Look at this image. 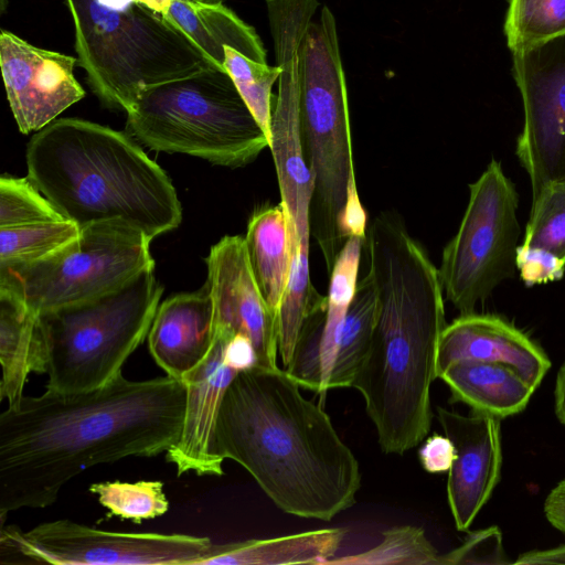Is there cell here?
Wrapping results in <instances>:
<instances>
[{"label": "cell", "mask_w": 565, "mask_h": 565, "mask_svg": "<svg viewBox=\"0 0 565 565\" xmlns=\"http://www.w3.org/2000/svg\"><path fill=\"white\" fill-rule=\"evenodd\" d=\"M126 114L127 134L154 151L239 168L269 147L233 79L216 65L146 88Z\"/></svg>", "instance_id": "8992f818"}, {"label": "cell", "mask_w": 565, "mask_h": 565, "mask_svg": "<svg viewBox=\"0 0 565 565\" xmlns=\"http://www.w3.org/2000/svg\"><path fill=\"white\" fill-rule=\"evenodd\" d=\"M166 14L222 68L225 46L250 53H266L254 28L222 2L173 0Z\"/></svg>", "instance_id": "d4e9b609"}, {"label": "cell", "mask_w": 565, "mask_h": 565, "mask_svg": "<svg viewBox=\"0 0 565 565\" xmlns=\"http://www.w3.org/2000/svg\"><path fill=\"white\" fill-rule=\"evenodd\" d=\"M512 56L524 107L516 156L534 196L545 184L565 179V35Z\"/></svg>", "instance_id": "4fadbf2b"}, {"label": "cell", "mask_w": 565, "mask_h": 565, "mask_svg": "<svg viewBox=\"0 0 565 565\" xmlns=\"http://www.w3.org/2000/svg\"><path fill=\"white\" fill-rule=\"evenodd\" d=\"M469 190L459 228L445 246L438 269L446 299L461 315L475 312L513 276L520 236L518 192L497 160Z\"/></svg>", "instance_id": "30bf717a"}, {"label": "cell", "mask_w": 565, "mask_h": 565, "mask_svg": "<svg viewBox=\"0 0 565 565\" xmlns=\"http://www.w3.org/2000/svg\"><path fill=\"white\" fill-rule=\"evenodd\" d=\"M460 360L501 363L535 390L551 369L544 350L505 319L476 312L460 315L440 335L437 375Z\"/></svg>", "instance_id": "d6986e66"}, {"label": "cell", "mask_w": 565, "mask_h": 565, "mask_svg": "<svg viewBox=\"0 0 565 565\" xmlns=\"http://www.w3.org/2000/svg\"><path fill=\"white\" fill-rule=\"evenodd\" d=\"M224 359L237 373L258 366L257 353L252 341L239 333L227 338Z\"/></svg>", "instance_id": "8d00e7d4"}, {"label": "cell", "mask_w": 565, "mask_h": 565, "mask_svg": "<svg viewBox=\"0 0 565 565\" xmlns=\"http://www.w3.org/2000/svg\"><path fill=\"white\" fill-rule=\"evenodd\" d=\"M89 491L110 515L135 523L161 516L169 510L161 481L97 482L90 484Z\"/></svg>", "instance_id": "f546056e"}, {"label": "cell", "mask_w": 565, "mask_h": 565, "mask_svg": "<svg viewBox=\"0 0 565 565\" xmlns=\"http://www.w3.org/2000/svg\"><path fill=\"white\" fill-rule=\"evenodd\" d=\"M364 238L350 236L331 267L329 291L307 315L290 363L284 369L300 387L323 394L337 359L345 316L353 299Z\"/></svg>", "instance_id": "2e32d148"}, {"label": "cell", "mask_w": 565, "mask_h": 565, "mask_svg": "<svg viewBox=\"0 0 565 565\" xmlns=\"http://www.w3.org/2000/svg\"><path fill=\"white\" fill-rule=\"evenodd\" d=\"M206 268L214 329L247 337L256 350L258 366L278 369V319L257 285L245 238L234 235L220 239L211 247Z\"/></svg>", "instance_id": "9a60e30c"}, {"label": "cell", "mask_w": 565, "mask_h": 565, "mask_svg": "<svg viewBox=\"0 0 565 565\" xmlns=\"http://www.w3.org/2000/svg\"><path fill=\"white\" fill-rule=\"evenodd\" d=\"M379 316L369 354L352 387L363 396L385 454L403 455L430 429V386L445 329L438 269L393 212L366 231Z\"/></svg>", "instance_id": "7a4b0ae2"}, {"label": "cell", "mask_w": 565, "mask_h": 565, "mask_svg": "<svg viewBox=\"0 0 565 565\" xmlns=\"http://www.w3.org/2000/svg\"><path fill=\"white\" fill-rule=\"evenodd\" d=\"M6 9V0H1V11Z\"/></svg>", "instance_id": "7bdbcfd3"}, {"label": "cell", "mask_w": 565, "mask_h": 565, "mask_svg": "<svg viewBox=\"0 0 565 565\" xmlns=\"http://www.w3.org/2000/svg\"><path fill=\"white\" fill-rule=\"evenodd\" d=\"M163 288L149 268L99 297L40 313L46 388L83 392L108 384L148 337Z\"/></svg>", "instance_id": "52a82bcc"}, {"label": "cell", "mask_w": 565, "mask_h": 565, "mask_svg": "<svg viewBox=\"0 0 565 565\" xmlns=\"http://www.w3.org/2000/svg\"><path fill=\"white\" fill-rule=\"evenodd\" d=\"M79 233L81 227L66 218L0 228V268L42 260L74 242Z\"/></svg>", "instance_id": "4316f807"}, {"label": "cell", "mask_w": 565, "mask_h": 565, "mask_svg": "<svg viewBox=\"0 0 565 565\" xmlns=\"http://www.w3.org/2000/svg\"><path fill=\"white\" fill-rule=\"evenodd\" d=\"M444 434L454 443L447 499L458 531H467L488 502L501 476V419L475 413L462 415L437 407Z\"/></svg>", "instance_id": "e0dca14e"}, {"label": "cell", "mask_w": 565, "mask_h": 565, "mask_svg": "<svg viewBox=\"0 0 565 565\" xmlns=\"http://www.w3.org/2000/svg\"><path fill=\"white\" fill-rule=\"evenodd\" d=\"M455 458V445L445 434L429 436L418 450L419 462L429 473L449 471Z\"/></svg>", "instance_id": "e575fe53"}, {"label": "cell", "mask_w": 565, "mask_h": 565, "mask_svg": "<svg viewBox=\"0 0 565 565\" xmlns=\"http://www.w3.org/2000/svg\"><path fill=\"white\" fill-rule=\"evenodd\" d=\"M77 58L0 33V66L7 98L22 134L39 131L85 92L74 76Z\"/></svg>", "instance_id": "5bb4252c"}, {"label": "cell", "mask_w": 565, "mask_h": 565, "mask_svg": "<svg viewBox=\"0 0 565 565\" xmlns=\"http://www.w3.org/2000/svg\"><path fill=\"white\" fill-rule=\"evenodd\" d=\"M214 342L206 358L182 382L186 401L179 439L166 451L168 462L174 465L178 476L195 472L198 476H223L224 458L216 445V424L225 392L238 374L224 359L230 335L214 329Z\"/></svg>", "instance_id": "ac0fdd59"}, {"label": "cell", "mask_w": 565, "mask_h": 565, "mask_svg": "<svg viewBox=\"0 0 565 565\" xmlns=\"http://www.w3.org/2000/svg\"><path fill=\"white\" fill-rule=\"evenodd\" d=\"M516 269L526 286L559 280L565 273V263L553 253L525 245L516 248Z\"/></svg>", "instance_id": "836d02e7"}, {"label": "cell", "mask_w": 565, "mask_h": 565, "mask_svg": "<svg viewBox=\"0 0 565 565\" xmlns=\"http://www.w3.org/2000/svg\"><path fill=\"white\" fill-rule=\"evenodd\" d=\"M62 220L65 217L28 178H0V228Z\"/></svg>", "instance_id": "1f68e13d"}, {"label": "cell", "mask_w": 565, "mask_h": 565, "mask_svg": "<svg viewBox=\"0 0 565 565\" xmlns=\"http://www.w3.org/2000/svg\"><path fill=\"white\" fill-rule=\"evenodd\" d=\"M544 514L552 526L565 533V479L548 492Z\"/></svg>", "instance_id": "74e56055"}, {"label": "cell", "mask_w": 565, "mask_h": 565, "mask_svg": "<svg viewBox=\"0 0 565 565\" xmlns=\"http://www.w3.org/2000/svg\"><path fill=\"white\" fill-rule=\"evenodd\" d=\"M345 534L343 529L331 527L213 544L199 565H322L335 556Z\"/></svg>", "instance_id": "603a6c76"}, {"label": "cell", "mask_w": 565, "mask_h": 565, "mask_svg": "<svg viewBox=\"0 0 565 565\" xmlns=\"http://www.w3.org/2000/svg\"><path fill=\"white\" fill-rule=\"evenodd\" d=\"M216 445L285 513L330 521L355 503V456L285 370L256 366L234 377L221 404Z\"/></svg>", "instance_id": "3957f363"}, {"label": "cell", "mask_w": 565, "mask_h": 565, "mask_svg": "<svg viewBox=\"0 0 565 565\" xmlns=\"http://www.w3.org/2000/svg\"><path fill=\"white\" fill-rule=\"evenodd\" d=\"M522 244L546 249L565 263V179L545 184L532 196Z\"/></svg>", "instance_id": "4dcf8cb0"}, {"label": "cell", "mask_w": 565, "mask_h": 565, "mask_svg": "<svg viewBox=\"0 0 565 565\" xmlns=\"http://www.w3.org/2000/svg\"><path fill=\"white\" fill-rule=\"evenodd\" d=\"M278 94L274 97L269 149L274 158L291 245L288 289L278 317L279 341L294 345L301 326L318 298L310 282V211L315 180L307 162L299 124V70L280 65Z\"/></svg>", "instance_id": "7c38bea8"}, {"label": "cell", "mask_w": 565, "mask_h": 565, "mask_svg": "<svg viewBox=\"0 0 565 565\" xmlns=\"http://www.w3.org/2000/svg\"><path fill=\"white\" fill-rule=\"evenodd\" d=\"M382 541L372 548L344 556H334L324 565H439V554L422 527L402 525L382 533Z\"/></svg>", "instance_id": "83f0119b"}, {"label": "cell", "mask_w": 565, "mask_h": 565, "mask_svg": "<svg viewBox=\"0 0 565 565\" xmlns=\"http://www.w3.org/2000/svg\"><path fill=\"white\" fill-rule=\"evenodd\" d=\"M196 1L207 2V3H218V2H222L223 0H196Z\"/></svg>", "instance_id": "b9f144b4"}, {"label": "cell", "mask_w": 565, "mask_h": 565, "mask_svg": "<svg viewBox=\"0 0 565 565\" xmlns=\"http://www.w3.org/2000/svg\"><path fill=\"white\" fill-rule=\"evenodd\" d=\"M138 1L158 12L166 14L173 0H138Z\"/></svg>", "instance_id": "60d3db41"}, {"label": "cell", "mask_w": 565, "mask_h": 565, "mask_svg": "<svg viewBox=\"0 0 565 565\" xmlns=\"http://www.w3.org/2000/svg\"><path fill=\"white\" fill-rule=\"evenodd\" d=\"M515 564H565V544L547 550H536L518 556Z\"/></svg>", "instance_id": "f35d334b"}, {"label": "cell", "mask_w": 565, "mask_h": 565, "mask_svg": "<svg viewBox=\"0 0 565 565\" xmlns=\"http://www.w3.org/2000/svg\"><path fill=\"white\" fill-rule=\"evenodd\" d=\"M0 398L23 397L30 373H46L47 349L40 316L12 289L0 285Z\"/></svg>", "instance_id": "44dd1931"}, {"label": "cell", "mask_w": 565, "mask_h": 565, "mask_svg": "<svg viewBox=\"0 0 565 565\" xmlns=\"http://www.w3.org/2000/svg\"><path fill=\"white\" fill-rule=\"evenodd\" d=\"M438 377L449 387L451 402L499 419L521 413L535 391L510 366L480 360L457 361Z\"/></svg>", "instance_id": "7402d4cb"}, {"label": "cell", "mask_w": 565, "mask_h": 565, "mask_svg": "<svg viewBox=\"0 0 565 565\" xmlns=\"http://www.w3.org/2000/svg\"><path fill=\"white\" fill-rule=\"evenodd\" d=\"M504 31L512 52L565 35V0H509Z\"/></svg>", "instance_id": "f1b7e54d"}, {"label": "cell", "mask_w": 565, "mask_h": 565, "mask_svg": "<svg viewBox=\"0 0 565 565\" xmlns=\"http://www.w3.org/2000/svg\"><path fill=\"white\" fill-rule=\"evenodd\" d=\"M505 563L502 535L497 526L470 533L459 547L439 556V565Z\"/></svg>", "instance_id": "d6a6232c"}, {"label": "cell", "mask_w": 565, "mask_h": 565, "mask_svg": "<svg viewBox=\"0 0 565 565\" xmlns=\"http://www.w3.org/2000/svg\"><path fill=\"white\" fill-rule=\"evenodd\" d=\"M130 137L79 118L55 119L26 145V178L79 227L121 218L152 239L180 225L182 206L168 174Z\"/></svg>", "instance_id": "277c9868"}, {"label": "cell", "mask_w": 565, "mask_h": 565, "mask_svg": "<svg viewBox=\"0 0 565 565\" xmlns=\"http://www.w3.org/2000/svg\"><path fill=\"white\" fill-rule=\"evenodd\" d=\"M555 414L565 426V362L561 365L555 383Z\"/></svg>", "instance_id": "ab89813d"}, {"label": "cell", "mask_w": 565, "mask_h": 565, "mask_svg": "<svg viewBox=\"0 0 565 565\" xmlns=\"http://www.w3.org/2000/svg\"><path fill=\"white\" fill-rule=\"evenodd\" d=\"M65 1L77 64L107 107L127 111L146 88L215 65L172 19L138 0Z\"/></svg>", "instance_id": "5b68a950"}, {"label": "cell", "mask_w": 565, "mask_h": 565, "mask_svg": "<svg viewBox=\"0 0 565 565\" xmlns=\"http://www.w3.org/2000/svg\"><path fill=\"white\" fill-rule=\"evenodd\" d=\"M244 238L257 285L278 319L291 270L290 235L281 204L256 211Z\"/></svg>", "instance_id": "cb8c5ba5"}, {"label": "cell", "mask_w": 565, "mask_h": 565, "mask_svg": "<svg viewBox=\"0 0 565 565\" xmlns=\"http://www.w3.org/2000/svg\"><path fill=\"white\" fill-rule=\"evenodd\" d=\"M213 303L206 286L159 305L148 333V347L167 375L182 381L209 354L214 342Z\"/></svg>", "instance_id": "ffe728a7"}, {"label": "cell", "mask_w": 565, "mask_h": 565, "mask_svg": "<svg viewBox=\"0 0 565 565\" xmlns=\"http://www.w3.org/2000/svg\"><path fill=\"white\" fill-rule=\"evenodd\" d=\"M152 239L121 218L81 227L79 236L36 263L0 268V285L20 295L36 313L109 292L153 268Z\"/></svg>", "instance_id": "9c48e42d"}, {"label": "cell", "mask_w": 565, "mask_h": 565, "mask_svg": "<svg viewBox=\"0 0 565 565\" xmlns=\"http://www.w3.org/2000/svg\"><path fill=\"white\" fill-rule=\"evenodd\" d=\"M182 381H131L122 373L83 392L46 388L0 414V522L23 508L53 504L87 468L127 457H154L179 439Z\"/></svg>", "instance_id": "6da1fadb"}, {"label": "cell", "mask_w": 565, "mask_h": 565, "mask_svg": "<svg viewBox=\"0 0 565 565\" xmlns=\"http://www.w3.org/2000/svg\"><path fill=\"white\" fill-rule=\"evenodd\" d=\"M212 541L188 534L131 533L57 520L23 532L1 525L0 563L199 565Z\"/></svg>", "instance_id": "8fae6325"}, {"label": "cell", "mask_w": 565, "mask_h": 565, "mask_svg": "<svg viewBox=\"0 0 565 565\" xmlns=\"http://www.w3.org/2000/svg\"><path fill=\"white\" fill-rule=\"evenodd\" d=\"M379 316V298L372 276L358 281L348 309L332 370L330 390L352 387L373 340Z\"/></svg>", "instance_id": "484cf974"}, {"label": "cell", "mask_w": 565, "mask_h": 565, "mask_svg": "<svg viewBox=\"0 0 565 565\" xmlns=\"http://www.w3.org/2000/svg\"><path fill=\"white\" fill-rule=\"evenodd\" d=\"M367 216L360 201L356 184L349 188L345 205L338 220L340 238L358 236L366 238Z\"/></svg>", "instance_id": "d590c367"}, {"label": "cell", "mask_w": 565, "mask_h": 565, "mask_svg": "<svg viewBox=\"0 0 565 565\" xmlns=\"http://www.w3.org/2000/svg\"><path fill=\"white\" fill-rule=\"evenodd\" d=\"M299 124L322 215L317 237L331 269L342 242L338 220L356 181L337 22L327 6L309 23L300 46Z\"/></svg>", "instance_id": "ba28073f"}]
</instances>
